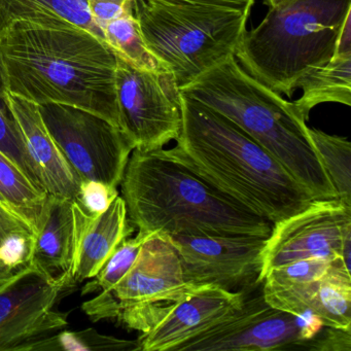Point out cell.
I'll return each instance as SVG.
<instances>
[{
	"label": "cell",
	"instance_id": "obj_1",
	"mask_svg": "<svg viewBox=\"0 0 351 351\" xmlns=\"http://www.w3.org/2000/svg\"><path fill=\"white\" fill-rule=\"evenodd\" d=\"M116 69L106 42L75 25L18 20L0 34L5 91L38 106L80 108L120 128Z\"/></svg>",
	"mask_w": 351,
	"mask_h": 351
},
{
	"label": "cell",
	"instance_id": "obj_2",
	"mask_svg": "<svg viewBox=\"0 0 351 351\" xmlns=\"http://www.w3.org/2000/svg\"><path fill=\"white\" fill-rule=\"evenodd\" d=\"M180 106L182 130L168 151L217 190L273 223L314 200L274 156L229 119L182 93Z\"/></svg>",
	"mask_w": 351,
	"mask_h": 351
},
{
	"label": "cell",
	"instance_id": "obj_3",
	"mask_svg": "<svg viewBox=\"0 0 351 351\" xmlns=\"http://www.w3.org/2000/svg\"><path fill=\"white\" fill-rule=\"evenodd\" d=\"M129 221L141 233L268 237L273 223L201 178L168 149H133L122 182Z\"/></svg>",
	"mask_w": 351,
	"mask_h": 351
},
{
	"label": "cell",
	"instance_id": "obj_4",
	"mask_svg": "<svg viewBox=\"0 0 351 351\" xmlns=\"http://www.w3.org/2000/svg\"><path fill=\"white\" fill-rule=\"evenodd\" d=\"M180 91L237 125L274 156L314 200L338 198L295 104L248 75L234 55Z\"/></svg>",
	"mask_w": 351,
	"mask_h": 351
},
{
	"label": "cell",
	"instance_id": "obj_5",
	"mask_svg": "<svg viewBox=\"0 0 351 351\" xmlns=\"http://www.w3.org/2000/svg\"><path fill=\"white\" fill-rule=\"evenodd\" d=\"M350 15L351 0H289L244 32L234 56L248 75L291 97L301 77L334 56Z\"/></svg>",
	"mask_w": 351,
	"mask_h": 351
},
{
	"label": "cell",
	"instance_id": "obj_6",
	"mask_svg": "<svg viewBox=\"0 0 351 351\" xmlns=\"http://www.w3.org/2000/svg\"><path fill=\"white\" fill-rule=\"evenodd\" d=\"M145 44L178 88L233 56L250 14L215 5L135 0Z\"/></svg>",
	"mask_w": 351,
	"mask_h": 351
},
{
	"label": "cell",
	"instance_id": "obj_7",
	"mask_svg": "<svg viewBox=\"0 0 351 351\" xmlns=\"http://www.w3.org/2000/svg\"><path fill=\"white\" fill-rule=\"evenodd\" d=\"M40 108L49 132L82 182L120 186L134 149L120 128L73 106L50 104Z\"/></svg>",
	"mask_w": 351,
	"mask_h": 351
},
{
	"label": "cell",
	"instance_id": "obj_8",
	"mask_svg": "<svg viewBox=\"0 0 351 351\" xmlns=\"http://www.w3.org/2000/svg\"><path fill=\"white\" fill-rule=\"evenodd\" d=\"M324 324L313 314L295 316L273 308L262 291L178 351H269L307 349Z\"/></svg>",
	"mask_w": 351,
	"mask_h": 351
},
{
	"label": "cell",
	"instance_id": "obj_9",
	"mask_svg": "<svg viewBox=\"0 0 351 351\" xmlns=\"http://www.w3.org/2000/svg\"><path fill=\"white\" fill-rule=\"evenodd\" d=\"M195 289L184 279L176 246L163 234L152 233L132 268L116 287L99 291L82 309L92 322L117 320L139 308L176 303Z\"/></svg>",
	"mask_w": 351,
	"mask_h": 351
},
{
	"label": "cell",
	"instance_id": "obj_10",
	"mask_svg": "<svg viewBox=\"0 0 351 351\" xmlns=\"http://www.w3.org/2000/svg\"><path fill=\"white\" fill-rule=\"evenodd\" d=\"M120 129L133 149H162L182 130L180 91L173 75L139 71L117 56Z\"/></svg>",
	"mask_w": 351,
	"mask_h": 351
},
{
	"label": "cell",
	"instance_id": "obj_11",
	"mask_svg": "<svg viewBox=\"0 0 351 351\" xmlns=\"http://www.w3.org/2000/svg\"><path fill=\"white\" fill-rule=\"evenodd\" d=\"M71 287L69 275L53 277L34 264L0 278V351H22L63 330L67 313L56 306Z\"/></svg>",
	"mask_w": 351,
	"mask_h": 351
},
{
	"label": "cell",
	"instance_id": "obj_12",
	"mask_svg": "<svg viewBox=\"0 0 351 351\" xmlns=\"http://www.w3.org/2000/svg\"><path fill=\"white\" fill-rule=\"evenodd\" d=\"M351 204L339 198L313 200L273 223L263 254L260 282L273 268L309 258H343L350 268Z\"/></svg>",
	"mask_w": 351,
	"mask_h": 351
},
{
	"label": "cell",
	"instance_id": "obj_13",
	"mask_svg": "<svg viewBox=\"0 0 351 351\" xmlns=\"http://www.w3.org/2000/svg\"><path fill=\"white\" fill-rule=\"evenodd\" d=\"M164 235V234H163ZM180 254L186 282L248 293L260 282L267 238L258 236H167Z\"/></svg>",
	"mask_w": 351,
	"mask_h": 351
},
{
	"label": "cell",
	"instance_id": "obj_14",
	"mask_svg": "<svg viewBox=\"0 0 351 351\" xmlns=\"http://www.w3.org/2000/svg\"><path fill=\"white\" fill-rule=\"evenodd\" d=\"M245 295L217 287H198L166 307L163 317L137 339L139 351H178L239 309Z\"/></svg>",
	"mask_w": 351,
	"mask_h": 351
},
{
	"label": "cell",
	"instance_id": "obj_15",
	"mask_svg": "<svg viewBox=\"0 0 351 351\" xmlns=\"http://www.w3.org/2000/svg\"><path fill=\"white\" fill-rule=\"evenodd\" d=\"M3 96L40 186L51 196L75 200L82 180L49 132L40 106L7 91Z\"/></svg>",
	"mask_w": 351,
	"mask_h": 351
},
{
	"label": "cell",
	"instance_id": "obj_16",
	"mask_svg": "<svg viewBox=\"0 0 351 351\" xmlns=\"http://www.w3.org/2000/svg\"><path fill=\"white\" fill-rule=\"evenodd\" d=\"M75 205L77 242L71 272L73 285L93 278L135 228L129 221L126 203L120 195L97 217L84 213L75 201Z\"/></svg>",
	"mask_w": 351,
	"mask_h": 351
},
{
	"label": "cell",
	"instance_id": "obj_17",
	"mask_svg": "<svg viewBox=\"0 0 351 351\" xmlns=\"http://www.w3.org/2000/svg\"><path fill=\"white\" fill-rule=\"evenodd\" d=\"M77 242L75 200L51 196L46 221L36 236L32 264L53 277H71Z\"/></svg>",
	"mask_w": 351,
	"mask_h": 351
},
{
	"label": "cell",
	"instance_id": "obj_18",
	"mask_svg": "<svg viewBox=\"0 0 351 351\" xmlns=\"http://www.w3.org/2000/svg\"><path fill=\"white\" fill-rule=\"evenodd\" d=\"M18 20L40 25H75L104 40L87 0H0V34Z\"/></svg>",
	"mask_w": 351,
	"mask_h": 351
},
{
	"label": "cell",
	"instance_id": "obj_19",
	"mask_svg": "<svg viewBox=\"0 0 351 351\" xmlns=\"http://www.w3.org/2000/svg\"><path fill=\"white\" fill-rule=\"evenodd\" d=\"M301 97L293 102L304 120L322 104L351 106V54H334L328 62L308 71L297 83Z\"/></svg>",
	"mask_w": 351,
	"mask_h": 351
},
{
	"label": "cell",
	"instance_id": "obj_20",
	"mask_svg": "<svg viewBox=\"0 0 351 351\" xmlns=\"http://www.w3.org/2000/svg\"><path fill=\"white\" fill-rule=\"evenodd\" d=\"M50 195L0 152V203L40 233Z\"/></svg>",
	"mask_w": 351,
	"mask_h": 351
},
{
	"label": "cell",
	"instance_id": "obj_21",
	"mask_svg": "<svg viewBox=\"0 0 351 351\" xmlns=\"http://www.w3.org/2000/svg\"><path fill=\"white\" fill-rule=\"evenodd\" d=\"M308 312L324 326L351 328L350 268L343 258H335L328 272L316 283Z\"/></svg>",
	"mask_w": 351,
	"mask_h": 351
},
{
	"label": "cell",
	"instance_id": "obj_22",
	"mask_svg": "<svg viewBox=\"0 0 351 351\" xmlns=\"http://www.w3.org/2000/svg\"><path fill=\"white\" fill-rule=\"evenodd\" d=\"M101 32L112 52L135 69L151 73L169 71L147 48L133 10L108 22Z\"/></svg>",
	"mask_w": 351,
	"mask_h": 351
},
{
	"label": "cell",
	"instance_id": "obj_23",
	"mask_svg": "<svg viewBox=\"0 0 351 351\" xmlns=\"http://www.w3.org/2000/svg\"><path fill=\"white\" fill-rule=\"evenodd\" d=\"M36 233L0 203V277L32 264Z\"/></svg>",
	"mask_w": 351,
	"mask_h": 351
},
{
	"label": "cell",
	"instance_id": "obj_24",
	"mask_svg": "<svg viewBox=\"0 0 351 351\" xmlns=\"http://www.w3.org/2000/svg\"><path fill=\"white\" fill-rule=\"evenodd\" d=\"M310 138L341 200L351 204V143L345 137L308 128Z\"/></svg>",
	"mask_w": 351,
	"mask_h": 351
},
{
	"label": "cell",
	"instance_id": "obj_25",
	"mask_svg": "<svg viewBox=\"0 0 351 351\" xmlns=\"http://www.w3.org/2000/svg\"><path fill=\"white\" fill-rule=\"evenodd\" d=\"M139 351L137 340L100 334L95 328L63 330L28 343L22 351Z\"/></svg>",
	"mask_w": 351,
	"mask_h": 351
},
{
	"label": "cell",
	"instance_id": "obj_26",
	"mask_svg": "<svg viewBox=\"0 0 351 351\" xmlns=\"http://www.w3.org/2000/svg\"><path fill=\"white\" fill-rule=\"evenodd\" d=\"M151 234L138 232L135 237L123 240L99 272L92 278L93 280L86 285L83 293L88 295L110 291L116 287L117 283L132 268L143 242Z\"/></svg>",
	"mask_w": 351,
	"mask_h": 351
},
{
	"label": "cell",
	"instance_id": "obj_27",
	"mask_svg": "<svg viewBox=\"0 0 351 351\" xmlns=\"http://www.w3.org/2000/svg\"><path fill=\"white\" fill-rule=\"evenodd\" d=\"M3 93L5 91L0 89V152L7 156L14 164H16L30 180H34L36 184L40 186L34 171H32L15 121L5 104Z\"/></svg>",
	"mask_w": 351,
	"mask_h": 351
},
{
	"label": "cell",
	"instance_id": "obj_28",
	"mask_svg": "<svg viewBox=\"0 0 351 351\" xmlns=\"http://www.w3.org/2000/svg\"><path fill=\"white\" fill-rule=\"evenodd\" d=\"M332 261L334 260L326 258H309L295 261L283 266L271 269L265 275L263 282L274 285L313 282L322 278L328 272Z\"/></svg>",
	"mask_w": 351,
	"mask_h": 351
},
{
	"label": "cell",
	"instance_id": "obj_29",
	"mask_svg": "<svg viewBox=\"0 0 351 351\" xmlns=\"http://www.w3.org/2000/svg\"><path fill=\"white\" fill-rule=\"evenodd\" d=\"M119 196L118 189L101 182L83 180L75 203L90 217H97L106 210Z\"/></svg>",
	"mask_w": 351,
	"mask_h": 351
},
{
	"label": "cell",
	"instance_id": "obj_30",
	"mask_svg": "<svg viewBox=\"0 0 351 351\" xmlns=\"http://www.w3.org/2000/svg\"><path fill=\"white\" fill-rule=\"evenodd\" d=\"M135 0H87L90 14L96 25L102 29L108 22L133 10Z\"/></svg>",
	"mask_w": 351,
	"mask_h": 351
},
{
	"label": "cell",
	"instance_id": "obj_31",
	"mask_svg": "<svg viewBox=\"0 0 351 351\" xmlns=\"http://www.w3.org/2000/svg\"><path fill=\"white\" fill-rule=\"evenodd\" d=\"M310 350L350 351L351 328L324 326L312 341Z\"/></svg>",
	"mask_w": 351,
	"mask_h": 351
},
{
	"label": "cell",
	"instance_id": "obj_32",
	"mask_svg": "<svg viewBox=\"0 0 351 351\" xmlns=\"http://www.w3.org/2000/svg\"><path fill=\"white\" fill-rule=\"evenodd\" d=\"M169 3H197V5H215L250 14L256 0H156Z\"/></svg>",
	"mask_w": 351,
	"mask_h": 351
},
{
	"label": "cell",
	"instance_id": "obj_33",
	"mask_svg": "<svg viewBox=\"0 0 351 351\" xmlns=\"http://www.w3.org/2000/svg\"><path fill=\"white\" fill-rule=\"evenodd\" d=\"M334 54H351V15L341 28Z\"/></svg>",
	"mask_w": 351,
	"mask_h": 351
},
{
	"label": "cell",
	"instance_id": "obj_34",
	"mask_svg": "<svg viewBox=\"0 0 351 351\" xmlns=\"http://www.w3.org/2000/svg\"><path fill=\"white\" fill-rule=\"evenodd\" d=\"M289 0H263V3L269 9L272 8L278 7V5H282V3H287Z\"/></svg>",
	"mask_w": 351,
	"mask_h": 351
},
{
	"label": "cell",
	"instance_id": "obj_35",
	"mask_svg": "<svg viewBox=\"0 0 351 351\" xmlns=\"http://www.w3.org/2000/svg\"><path fill=\"white\" fill-rule=\"evenodd\" d=\"M0 278H3V277H0Z\"/></svg>",
	"mask_w": 351,
	"mask_h": 351
}]
</instances>
